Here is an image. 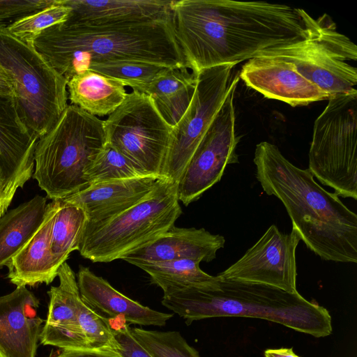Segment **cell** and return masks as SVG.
Returning a JSON list of instances; mask_svg holds the SVG:
<instances>
[{
	"label": "cell",
	"instance_id": "35",
	"mask_svg": "<svg viewBox=\"0 0 357 357\" xmlns=\"http://www.w3.org/2000/svg\"><path fill=\"white\" fill-rule=\"evenodd\" d=\"M53 357H124L116 351L95 349L63 350L59 354Z\"/></svg>",
	"mask_w": 357,
	"mask_h": 357
},
{
	"label": "cell",
	"instance_id": "36",
	"mask_svg": "<svg viewBox=\"0 0 357 357\" xmlns=\"http://www.w3.org/2000/svg\"><path fill=\"white\" fill-rule=\"evenodd\" d=\"M264 357H300L292 348L268 349L265 350Z\"/></svg>",
	"mask_w": 357,
	"mask_h": 357
},
{
	"label": "cell",
	"instance_id": "12",
	"mask_svg": "<svg viewBox=\"0 0 357 357\" xmlns=\"http://www.w3.org/2000/svg\"><path fill=\"white\" fill-rule=\"evenodd\" d=\"M239 79V73L233 77L223 105L176 183L178 199L185 206L219 182L227 165L238 162L234 98Z\"/></svg>",
	"mask_w": 357,
	"mask_h": 357
},
{
	"label": "cell",
	"instance_id": "6",
	"mask_svg": "<svg viewBox=\"0 0 357 357\" xmlns=\"http://www.w3.org/2000/svg\"><path fill=\"white\" fill-rule=\"evenodd\" d=\"M181 213L176 183L165 178L128 209L86 225L77 250L93 263L121 259L165 233Z\"/></svg>",
	"mask_w": 357,
	"mask_h": 357
},
{
	"label": "cell",
	"instance_id": "16",
	"mask_svg": "<svg viewBox=\"0 0 357 357\" xmlns=\"http://www.w3.org/2000/svg\"><path fill=\"white\" fill-rule=\"evenodd\" d=\"M59 284L47 291L48 313L40 333V343L63 350L86 349V340L78 321L82 301L75 274L66 261L59 268Z\"/></svg>",
	"mask_w": 357,
	"mask_h": 357
},
{
	"label": "cell",
	"instance_id": "21",
	"mask_svg": "<svg viewBox=\"0 0 357 357\" xmlns=\"http://www.w3.org/2000/svg\"><path fill=\"white\" fill-rule=\"evenodd\" d=\"M70 8L67 22L108 25L147 22L171 15L172 1L62 0Z\"/></svg>",
	"mask_w": 357,
	"mask_h": 357
},
{
	"label": "cell",
	"instance_id": "39",
	"mask_svg": "<svg viewBox=\"0 0 357 357\" xmlns=\"http://www.w3.org/2000/svg\"><path fill=\"white\" fill-rule=\"evenodd\" d=\"M0 357H7V356L0 350Z\"/></svg>",
	"mask_w": 357,
	"mask_h": 357
},
{
	"label": "cell",
	"instance_id": "32",
	"mask_svg": "<svg viewBox=\"0 0 357 357\" xmlns=\"http://www.w3.org/2000/svg\"><path fill=\"white\" fill-rule=\"evenodd\" d=\"M78 321L87 349L116 352L120 349L107 318L96 312L82 299L78 311Z\"/></svg>",
	"mask_w": 357,
	"mask_h": 357
},
{
	"label": "cell",
	"instance_id": "29",
	"mask_svg": "<svg viewBox=\"0 0 357 357\" xmlns=\"http://www.w3.org/2000/svg\"><path fill=\"white\" fill-rule=\"evenodd\" d=\"M130 329L135 340L152 357H200L178 331Z\"/></svg>",
	"mask_w": 357,
	"mask_h": 357
},
{
	"label": "cell",
	"instance_id": "38",
	"mask_svg": "<svg viewBox=\"0 0 357 357\" xmlns=\"http://www.w3.org/2000/svg\"><path fill=\"white\" fill-rule=\"evenodd\" d=\"M3 215L2 211H1V193H0V217H1Z\"/></svg>",
	"mask_w": 357,
	"mask_h": 357
},
{
	"label": "cell",
	"instance_id": "22",
	"mask_svg": "<svg viewBox=\"0 0 357 357\" xmlns=\"http://www.w3.org/2000/svg\"><path fill=\"white\" fill-rule=\"evenodd\" d=\"M57 206V199L47 204L41 225L8 264V278L17 287L50 284L57 277L59 269L50 252L51 231Z\"/></svg>",
	"mask_w": 357,
	"mask_h": 357
},
{
	"label": "cell",
	"instance_id": "8",
	"mask_svg": "<svg viewBox=\"0 0 357 357\" xmlns=\"http://www.w3.org/2000/svg\"><path fill=\"white\" fill-rule=\"evenodd\" d=\"M316 119L308 169L339 197L357 199V92L333 96Z\"/></svg>",
	"mask_w": 357,
	"mask_h": 357
},
{
	"label": "cell",
	"instance_id": "27",
	"mask_svg": "<svg viewBox=\"0 0 357 357\" xmlns=\"http://www.w3.org/2000/svg\"><path fill=\"white\" fill-rule=\"evenodd\" d=\"M199 264L192 259H178L142 265L139 268L149 275L151 282L160 287L165 295L213 281L215 276L202 271Z\"/></svg>",
	"mask_w": 357,
	"mask_h": 357
},
{
	"label": "cell",
	"instance_id": "1",
	"mask_svg": "<svg viewBox=\"0 0 357 357\" xmlns=\"http://www.w3.org/2000/svg\"><path fill=\"white\" fill-rule=\"evenodd\" d=\"M171 13L176 40L196 75L304 40L314 20L303 9L266 1H172Z\"/></svg>",
	"mask_w": 357,
	"mask_h": 357
},
{
	"label": "cell",
	"instance_id": "18",
	"mask_svg": "<svg viewBox=\"0 0 357 357\" xmlns=\"http://www.w3.org/2000/svg\"><path fill=\"white\" fill-rule=\"evenodd\" d=\"M225 238L204 228L173 226L149 244L134 250L121 259L137 267L178 259L209 262L224 248Z\"/></svg>",
	"mask_w": 357,
	"mask_h": 357
},
{
	"label": "cell",
	"instance_id": "5",
	"mask_svg": "<svg viewBox=\"0 0 357 357\" xmlns=\"http://www.w3.org/2000/svg\"><path fill=\"white\" fill-rule=\"evenodd\" d=\"M105 144L104 120L68 105L50 130L38 139L32 176L52 200L81 191L89 186L86 168Z\"/></svg>",
	"mask_w": 357,
	"mask_h": 357
},
{
	"label": "cell",
	"instance_id": "10",
	"mask_svg": "<svg viewBox=\"0 0 357 357\" xmlns=\"http://www.w3.org/2000/svg\"><path fill=\"white\" fill-rule=\"evenodd\" d=\"M106 143L151 175L163 176L172 127L152 98L132 91L104 120Z\"/></svg>",
	"mask_w": 357,
	"mask_h": 357
},
{
	"label": "cell",
	"instance_id": "9",
	"mask_svg": "<svg viewBox=\"0 0 357 357\" xmlns=\"http://www.w3.org/2000/svg\"><path fill=\"white\" fill-rule=\"evenodd\" d=\"M258 56L279 57L291 63L330 98L357 92V69L347 63L357 60L356 46L337 31L326 14L314 20L305 39L271 48Z\"/></svg>",
	"mask_w": 357,
	"mask_h": 357
},
{
	"label": "cell",
	"instance_id": "3",
	"mask_svg": "<svg viewBox=\"0 0 357 357\" xmlns=\"http://www.w3.org/2000/svg\"><path fill=\"white\" fill-rule=\"evenodd\" d=\"M32 45L67 82L93 63L137 60L167 68L188 67L175 36L172 13L147 22L108 25L66 21L41 31Z\"/></svg>",
	"mask_w": 357,
	"mask_h": 357
},
{
	"label": "cell",
	"instance_id": "24",
	"mask_svg": "<svg viewBox=\"0 0 357 357\" xmlns=\"http://www.w3.org/2000/svg\"><path fill=\"white\" fill-rule=\"evenodd\" d=\"M124 83L91 70H85L67 82L68 98L95 116H109L124 101L128 92Z\"/></svg>",
	"mask_w": 357,
	"mask_h": 357
},
{
	"label": "cell",
	"instance_id": "25",
	"mask_svg": "<svg viewBox=\"0 0 357 357\" xmlns=\"http://www.w3.org/2000/svg\"><path fill=\"white\" fill-rule=\"evenodd\" d=\"M47 199L36 195L0 217V268L31 238L43 222Z\"/></svg>",
	"mask_w": 357,
	"mask_h": 357
},
{
	"label": "cell",
	"instance_id": "31",
	"mask_svg": "<svg viewBox=\"0 0 357 357\" xmlns=\"http://www.w3.org/2000/svg\"><path fill=\"white\" fill-rule=\"evenodd\" d=\"M167 68H169L142 61L118 60L93 63L87 69L119 79L127 86L133 82H149Z\"/></svg>",
	"mask_w": 357,
	"mask_h": 357
},
{
	"label": "cell",
	"instance_id": "19",
	"mask_svg": "<svg viewBox=\"0 0 357 357\" xmlns=\"http://www.w3.org/2000/svg\"><path fill=\"white\" fill-rule=\"evenodd\" d=\"M165 178L146 175L99 183L61 199L81 208L86 216V225H93L135 205Z\"/></svg>",
	"mask_w": 357,
	"mask_h": 357
},
{
	"label": "cell",
	"instance_id": "11",
	"mask_svg": "<svg viewBox=\"0 0 357 357\" xmlns=\"http://www.w3.org/2000/svg\"><path fill=\"white\" fill-rule=\"evenodd\" d=\"M235 65L225 64L197 74L195 91L186 111L172 127L164 176L177 183L230 90Z\"/></svg>",
	"mask_w": 357,
	"mask_h": 357
},
{
	"label": "cell",
	"instance_id": "26",
	"mask_svg": "<svg viewBox=\"0 0 357 357\" xmlns=\"http://www.w3.org/2000/svg\"><path fill=\"white\" fill-rule=\"evenodd\" d=\"M58 200L50 236V252L57 269L77 250L87 222L79 207Z\"/></svg>",
	"mask_w": 357,
	"mask_h": 357
},
{
	"label": "cell",
	"instance_id": "34",
	"mask_svg": "<svg viewBox=\"0 0 357 357\" xmlns=\"http://www.w3.org/2000/svg\"><path fill=\"white\" fill-rule=\"evenodd\" d=\"M108 324L120 349L117 351L124 357H152L133 337L128 324L121 317L107 318Z\"/></svg>",
	"mask_w": 357,
	"mask_h": 357
},
{
	"label": "cell",
	"instance_id": "33",
	"mask_svg": "<svg viewBox=\"0 0 357 357\" xmlns=\"http://www.w3.org/2000/svg\"><path fill=\"white\" fill-rule=\"evenodd\" d=\"M53 1L54 0H0V29L6 28L18 20L41 10Z\"/></svg>",
	"mask_w": 357,
	"mask_h": 357
},
{
	"label": "cell",
	"instance_id": "17",
	"mask_svg": "<svg viewBox=\"0 0 357 357\" xmlns=\"http://www.w3.org/2000/svg\"><path fill=\"white\" fill-rule=\"evenodd\" d=\"M39 305L26 287L0 296V350L7 357H36L44 322Z\"/></svg>",
	"mask_w": 357,
	"mask_h": 357
},
{
	"label": "cell",
	"instance_id": "15",
	"mask_svg": "<svg viewBox=\"0 0 357 357\" xmlns=\"http://www.w3.org/2000/svg\"><path fill=\"white\" fill-rule=\"evenodd\" d=\"M239 78L264 97L291 107L330 98L327 93L303 77L291 63L279 57L258 56L248 60Z\"/></svg>",
	"mask_w": 357,
	"mask_h": 357
},
{
	"label": "cell",
	"instance_id": "7",
	"mask_svg": "<svg viewBox=\"0 0 357 357\" xmlns=\"http://www.w3.org/2000/svg\"><path fill=\"white\" fill-rule=\"evenodd\" d=\"M0 64L12 84L18 114L29 132L39 138L67 107V80L35 50L0 29Z\"/></svg>",
	"mask_w": 357,
	"mask_h": 357
},
{
	"label": "cell",
	"instance_id": "28",
	"mask_svg": "<svg viewBox=\"0 0 357 357\" xmlns=\"http://www.w3.org/2000/svg\"><path fill=\"white\" fill-rule=\"evenodd\" d=\"M151 175L106 143L86 168L84 177L89 185L115 180Z\"/></svg>",
	"mask_w": 357,
	"mask_h": 357
},
{
	"label": "cell",
	"instance_id": "23",
	"mask_svg": "<svg viewBox=\"0 0 357 357\" xmlns=\"http://www.w3.org/2000/svg\"><path fill=\"white\" fill-rule=\"evenodd\" d=\"M196 83L197 75L183 66L167 68L149 82L127 86L149 96L162 118L174 127L188 107Z\"/></svg>",
	"mask_w": 357,
	"mask_h": 357
},
{
	"label": "cell",
	"instance_id": "37",
	"mask_svg": "<svg viewBox=\"0 0 357 357\" xmlns=\"http://www.w3.org/2000/svg\"><path fill=\"white\" fill-rule=\"evenodd\" d=\"M0 93L13 94V86L9 77L0 64Z\"/></svg>",
	"mask_w": 357,
	"mask_h": 357
},
{
	"label": "cell",
	"instance_id": "30",
	"mask_svg": "<svg viewBox=\"0 0 357 357\" xmlns=\"http://www.w3.org/2000/svg\"><path fill=\"white\" fill-rule=\"evenodd\" d=\"M70 13V8L62 0H54L50 6L15 21L6 29L18 39L32 43L43 30L66 22Z\"/></svg>",
	"mask_w": 357,
	"mask_h": 357
},
{
	"label": "cell",
	"instance_id": "14",
	"mask_svg": "<svg viewBox=\"0 0 357 357\" xmlns=\"http://www.w3.org/2000/svg\"><path fill=\"white\" fill-rule=\"evenodd\" d=\"M38 139L24 125L13 96L0 93V193L3 214L17 189L33 176Z\"/></svg>",
	"mask_w": 357,
	"mask_h": 357
},
{
	"label": "cell",
	"instance_id": "13",
	"mask_svg": "<svg viewBox=\"0 0 357 357\" xmlns=\"http://www.w3.org/2000/svg\"><path fill=\"white\" fill-rule=\"evenodd\" d=\"M298 233L289 234L271 225L262 236L234 264L217 276L223 280L264 284L296 293V250Z\"/></svg>",
	"mask_w": 357,
	"mask_h": 357
},
{
	"label": "cell",
	"instance_id": "2",
	"mask_svg": "<svg viewBox=\"0 0 357 357\" xmlns=\"http://www.w3.org/2000/svg\"><path fill=\"white\" fill-rule=\"evenodd\" d=\"M256 178L268 195L284 206L301 240L321 259L357 263V215L315 181L308 169L293 165L275 145L257 144Z\"/></svg>",
	"mask_w": 357,
	"mask_h": 357
},
{
	"label": "cell",
	"instance_id": "4",
	"mask_svg": "<svg viewBox=\"0 0 357 357\" xmlns=\"http://www.w3.org/2000/svg\"><path fill=\"white\" fill-rule=\"evenodd\" d=\"M162 304L187 324L208 318L241 317L265 319L315 337L328 336L333 331L327 309L298 292L217 275L203 286L163 295Z\"/></svg>",
	"mask_w": 357,
	"mask_h": 357
},
{
	"label": "cell",
	"instance_id": "20",
	"mask_svg": "<svg viewBox=\"0 0 357 357\" xmlns=\"http://www.w3.org/2000/svg\"><path fill=\"white\" fill-rule=\"evenodd\" d=\"M77 282L82 301L106 318L121 317L132 324L163 326L173 317L127 297L88 267L79 266Z\"/></svg>",
	"mask_w": 357,
	"mask_h": 357
}]
</instances>
